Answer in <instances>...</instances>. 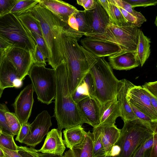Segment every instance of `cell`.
<instances>
[{"label":"cell","mask_w":157,"mask_h":157,"mask_svg":"<svg viewBox=\"0 0 157 157\" xmlns=\"http://www.w3.org/2000/svg\"><path fill=\"white\" fill-rule=\"evenodd\" d=\"M96 57L97 62L91 67L89 72L94 81V97L101 106L117 99L119 80L104 58Z\"/></svg>","instance_id":"277c9868"},{"label":"cell","mask_w":157,"mask_h":157,"mask_svg":"<svg viewBox=\"0 0 157 157\" xmlns=\"http://www.w3.org/2000/svg\"><path fill=\"white\" fill-rule=\"evenodd\" d=\"M124 122L119 137L114 144L121 148L116 157H132L137 149L157 132L138 119Z\"/></svg>","instance_id":"5b68a950"},{"label":"cell","mask_w":157,"mask_h":157,"mask_svg":"<svg viewBox=\"0 0 157 157\" xmlns=\"http://www.w3.org/2000/svg\"><path fill=\"white\" fill-rule=\"evenodd\" d=\"M63 132L64 144L71 150L83 142L86 133L81 125L66 128Z\"/></svg>","instance_id":"603a6c76"},{"label":"cell","mask_w":157,"mask_h":157,"mask_svg":"<svg viewBox=\"0 0 157 157\" xmlns=\"http://www.w3.org/2000/svg\"><path fill=\"white\" fill-rule=\"evenodd\" d=\"M130 4L133 8L136 7H146L149 6H155L157 4L156 0H125Z\"/></svg>","instance_id":"f35d334b"},{"label":"cell","mask_w":157,"mask_h":157,"mask_svg":"<svg viewBox=\"0 0 157 157\" xmlns=\"http://www.w3.org/2000/svg\"><path fill=\"white\" fill-rule=\"evenodd\" d=\"M33 86L27 85L16 98L13 104L15 115L21 125L28 122L34 102Z\"/></svg>","instance_id":"4fadbf2b"},{"label":"cell","mask_w":157,"mask_h":157,"mask_svg":"<svg viewBox=\"0 0 157 157\" xmlns=\"http://www.w3.org/2000/svg\"><path fill=\"white\" fill-rule=\"evenodd\" d=\"M127 98L129 103L153 121L157 122V113L152 107L149 93L142 86L135 85L130 89L128 92Z\"/></svg>","instance_id":"8fae6325"},{"label":"cell","mask_w":157,"mask_h":157,"mask_svg":"<svg viewBox=\"0 0 157 157\" xmlns=\"http://www.w3.org/2000/svg\"><path fill=\"white\" fill-rule=\"evenodd\" d=\"M55 69L56 91L55 98L53 116L57 121V129L82 125L84 123L77 104L70 92L68 84V71L66 60H63Z\"/></svg>","instance_id":"6da1fadb"},{"label":"cell","mask_w":157,"mask_h":157,"mask_svg":"<svg viewBox=\"0 0 157 157\" xmlns=\"http://www.w3.org/2000/svg\"><path fill=\"white\" fill-rule=\"evenodd\" d=\"M71 95L73 101L76 104L85 98L89 97L79 93L76 90Z\"/></svg>","instance_id":"7dc6e473"},{"label":"cell","mask_w":157,"mask_h":157,"mask_svg":"<svg viewBox=\"0 0 157 157\" xmlns=\"http://www.w3.org/2000/svg\"><path fill=\"white\" fill-rule=\"evenodd\" d=\"M3 90L4 89H2L0 86V98H1L2 96Z\"/></svg>","instance_id":"9f6ffc18"},{"label":"cell","mask_w":157,"mask_h":157,"mask_svg":"<svg viewBox=\"0 0 157 157\" xmlns=\"http://www.w3.org/2000/svg\"><path fill=\"white\" fill-rule=\"evenodd\" d=\"M154 136V143L150 152V157H157V132L155 133Z\"/></svg>","instance_id":"681fc988"},{"label":"cell","mask_w":157,"mask_h":157,"mask_svg":"<svg viewBox=\"0 0 157 157\" xmlns=\"http://www.w3.org/2000/svg\"><path fill=\"white\" fill-rule=\"evenodd\" d=\"M30 131V124L27 122L21 125L20 129L17 135L16 141L22 143V141L28 135Z\"/></svg>","instance_id":"60d3db41"},{"label":"cell","mask_w":157,"mask_h":157,"mask_svg":"<svg viewBox=\"0 0 157 157\" xmlns=\"http://www.w3.org/2000/svg\"><path fill=\"white\" fill-rule=\"evenodd\" d=\"M115 4L121 7L136 18L142 24L147 21V19L140 12L134 10L129 3L123 0H113Z\"/></svg>","instance_id":"1f68e13d"},{"label":"cell","mask_w":157,"mask_h":157,"mask_svg":"<svg viewBox=\"0 0 157 157\" xmlns=\"http://www.w3.org/2000/svg\"><path fill=\"white\" fill-rule=\"evenodd\" d=\"M38 4L56 15L65 23L70 16L79 11L74 6L62 0H39Z\"/></svg>","instance_id":"e0dca14e"},{"label":"cell","mask_w":157,"mask_h":157,"mask_svg":"<svg viewBox=\"0 0 157 157\" xmlns=\"http://www.w3.org/2000/svg\"><path fill=\"white\" fill-rule=\"evenodd\" d=\"M17 151L19 154L22 157H40L38 152L32 147L18 146Z\"/></svg>","instance_id":"74e56055"},{"label":"cell","mask_w":157,"mask_h":157,"mask_svg":"<svg viewBox=\"0 0 157 157\" xmlns=\"http://www.w3.org/2000/svg\"><path fill=\"white\" fill-rule=\"evenodd\" d=\"M18 18L29 32L36 33L42 36L40 21L30 12Z\"/></svg>","instance_id":"4316f807"},{"label":"cell","mask_w":157,"mask_h":157,"mask_svg":"<svg viewBox=\"0 0 157 157\" xmlns=\"http://www.w3.org/2000/svg\"><path fill=\"white\" fill-rule=\"evenodd\" d=\"M149 97L152 107L155 112L157 113V98L149 93Z\"/></svg>","instance_id":"f5cc1de1"},{"label":"cell","mask_w":157,"mask_h":157,"mask_svg":"<svg viewBox=\"0 0 157 157\" xmlns=\"http://www.w3.org/2000/svg\"><path fill=\"white\" fill-rule=\"evenodd\" d=\"M9 111L5 104L0 103V129L2 132L13 135L7 124L5 116V113Z\"/></svg>","instance_id":"836d02e7"},{"label":"cell","mask_w":157,"mask_h":157,"mask_svg":"<svg viewBox=\"0 0 157 157\" xmlns=\"http://www.w3.org/2000/svg\"><path fill=\"white\" fill-rule=\"evenodd\" d=\"M121 151L120 147L116 145H114L112 147L110 152L109 157H117L120 154Z\"/></svg>","instance_id":"f907efd6"},{"label":"cell","mask_w":157,"mask_h":157,"mask_svg":"<svg viewBox=\"0 0 157 157\" xmlns=\"http://www.w3.org/2000/svg\"><path fill=\"white\" fill-rule=\"evenodd\" d=\"M108 1L109 9V16L110 23L119 26L129 25L113 0H108Z\"/></svg>","instance_id":"83f0119b"},{"label":"cell","mask_w":157,"mask_h":157,"mask_svg":"<svg viewBox=\"0 0 157 157\" xmlns=\"http://www.w3.org/2000/svg\"><path fill=\"white\" fill-rule=\"evenodd\" d=\"M99 125L102 134V141L105 151V155L109 157L112 148L119 137L120 129L118 128L115 124Z\"/></svg>","instance_id":"7402d4cb"},{"label":"cell","mask_w":157,"mask_h":157,"mask_svg":"<svg viewBox=\"0 0 157 157\" xmlns=\"http://www.w3.org/2000/svg\"><path fill=\"white\" fill-rule=\"evenodd\" d=\"M38 3L39 0H16L10 12L18 17L30 12Z\"/></svg>","instance_id":"484cf974"},{"label":"cell","mask_w":157,"mask_h":157,"mask_svg":"<svg viewBox=\"0 0 157 157\" xmlns=\"http://www.w3.org/2000/svg\"><path fill=\"white\" fill-rule=\"evenodd\" d=\"M0 148L4 152V157H22L19 154L18 151L8 149L0 145Z\"/></svg>","instance_id":"bcb514c9"},{"label":"cell","mask_w":157,"mask_h":157,"mask_svg":"<svg viewBox=\"0 0 157 157\" xmlns=\"http://www.w3.org/2000/svg\"><path fill=\"white\" fill-rule=\"evenodd\" d=\"M108 59L111 67L116 70H130L140 65L136 51L120 52L109 57Z\"/></svg>","instance_id":"ffe728a7"},{"label":"cell","mask_w":157,"mask_h":157,"mask_svg":"<svg viewBox=\"0 0 157 157\" xmlns=\"http://www.w3.org/2000/svg\"><path fill=\"white\" fill-rule=\"evenodd\" d=\"M135 85L125 78L119 80L117 98L120 105L121 117L123 121L138 119L127 98L128 91Z\"/></svg>","instance_id":"2e32d148"},{"label":"cell","mask_w":157,"mask_h":157,"mask_svg":"<svg viewBox=\"0 0 157 157\" xmlns=\"http://www.w3.org/2000/svg\"><path fill=\"white\" fill-rule=\"evenodd\" d=\"M93 135L89 131L86 132L83 142L71 150L74 157H93Z\"/></svg>","instance_id":"d4e9b609"},{"label":"cell","mask_w":157,"mask_h":157,"mask_svg":"<svg viewBox=\"0 0 157 157\" xmlns=\"http://www.w3.org/2000/svg\"><path fill=\"white\" fill-rule=\"evenodd\" d=\"M76 104L84 123L93 128L99 125L101 105L95 98L87 97Z\"/></svg>","instance_id":"5bb4252c"},{"label":"cell","mask_w":157,"mask_h":157,"mask_svg":"<svg viewBox=\"0 0 157 157\" xmlns=\"http://www.w3.org/2000/svg\"><path fill=\"white\" fill-rule=\"evenodd\" d=\"M1 132H0V134H1Z\"/></svg>","instance_id":"91938a15"},{"label":"cell","mask_w":157,"mask_h":157,"mask_svg":"<svg viewBox=\"0 0 157 157\" xmlns=\"http://www.w3.org/2000/svg\"><path fill=\"white\" fill-rule=\"evenodd\" d=\"M7 124L13 135H17L21 127V124L14 113L10 111L5 113Z\"/></svg>","instance_id":"d6a6232c"},{"label":"cell","mask_w":157,"mask_h":157,"mask_svg":"<svg viewBox=\"0 0 157 157\" xmlns=\"http://www.w3.org/2000/svg\"><path fill=\"white\" fill-rule=\"evenodd\" d=\"M51 119L50 115L46 110L39 114L30 124L29 133L22 143L34 147L40 143L52 125Z\"/></svg>","instance_id":"9c48e42d"},{"label":"cell","mask_w":157,"mask_h":157,"mask_svg":"<svg viewBox=\"0 0 157 157\" xmlns=\"http://www.w3.org/2000/svg\"><path fill=\"white\" fill-rule=\"evenodd\" d=\"M65 149L62 132L54 128L48 132L41 148L36 151L43 153L62 156Z\"/></svg>","instance_id":"d6986e66"},{"label":"cell","mask_w":157,"mask_h":157,"mask_svg":"<svg viewBox=\"0 0 157 157\" xmlns=\"http://www.w3.org/2000/svg\"><path fill=\"white\" fill-rule=\"evenodd\" d=\"M78 26V32L82 36L86 34L90 33L91 30L86 17L85 11H80L75 14Z\"/></svg>","instance_id":"f546056e"},{"label":"cell","mask_w":157,"mask_h":157,"mask_svg":"<svg viewBox=\"0 0 157 157\" xmlns=\"http://www.w3.org/2000/svg\"><path fill=\"white\" fill-rule=\"evenodd\" d=\"M29 33L45 59H48L49 57L48 52L43 36L34 32H29Z\"/></svg>","instance_id":"8d00e7d4"},{"label":"cell","mask_w":157,"mask_h":157,"mask_svg":"<svg viewBox=\"0 0 157 157\" xmlns=\"http://www.w3.org/2000/svg\"><path fill=\"white\" fill-rule=\"evenodd\" d=\"M77 4L83 7L85 11L91 10L96 7L97 4L95 0H77Z\"/></svg>","instance_id":"ee69618b"},{"label":"cell","mask_w":157,"mask_h":157,"mask_svg":"<svg viewBox=\"0 0 157 157\" xmlns=\"http://www.w3.org/2000/svg\"><path fill=\"white\" fill-rule=\"evenodd\" d=\"M142 87L155 97L157 98V81L145 83Z\"/></svg>","instance_id":"f6af8a7d"},{"label":"cell","mask_w":157,"mask_h":157,"mask_svg":"<svg viewBox=\"0 0 157 157\" xmlns=\"http://www.w3.org/2000/svg\"><path fill=\"white\" fill-rule=\"evenodd\" d=\"M4 155L3 151L0 148V157H4Z\"/></svg>","instance_id":"11a10c76"},{"label":"cell","mask_w":157,"mask_h":157,"mask_svg":"<svg viewBox=\"0 0 157 157\" xmlns=\"http://www.w3.org/2000/svg\"><path fill=\"white\" fill-rule=\"evenodd\" d=\"M154 135L137 149L132 157H150V152L154 143Z\"/></svg>","instance_id":"4dcf8cb0"},{"label":"cell","mask_w":157,"mask_h":157,"mask_svg":"<svg viewBox=\"0 0 157 157\" xmlns=\"http://www.w3.org/2000/svg\"><path fill=\"white\" fill-rule=\"evenodd\" d=\"M129 103L137 119L149 125L155 132L157 131V122L153 121L147 116L138 109L132 104Z\"/></svg>","instance_id":"e575fe53"},{"label":"cell","mask_w":157,"mask_h":157,"mask_svg":"<svg viewBox=\"0 0 157 157\" xmlns=\"http://www.w3.org/2000/svg\"><path fill=\"white\" fill-rule=\"evenodd\" d=\"M85 12L91 30V33L86 34L104 33L110 20L108 14L102 6L97 1L95 8L91 10L85 11Z\"/></svg>","instance_id":"9a60e30c"},{"label":"cell","mask_w":157,"mask_h":157,"mask_svg":"<svg viewBox=\"0 0 157 157\" xmlns=\"http://www.w3.org/2000/svg\"><path fill=\"white\" fill-rule=\"evenodd\" d=\"M38 100L47 105L55 98L56 91L55 69L33 64L28 73Z\"/></svg>","instance_id":"52a82bcc"},{"label":"cell","mask_w":157,"mask_h":157,"mask_svg":"<svg viewBox=\"0 0 157 157\" xmlns=\"http://www.w3.org/2000/svg\"><path fill=\"white\" fill-rule=\"evenodd\" d=\"M30 12L40 21L42 36L48 52L49 57L46 61L55 69L65 59L62 36L64 23L39 4Z\"/></svg>","instance_id":"7a4b0ae2"},{"label":"cell","mask_w":157,"mask_h":157,"mask_svg":"<svg viewBox=\"0 0 157 157\" xmlns=\"http://www.w3.org/2000/svg\"><path fill=\"white\" fill-rule=\"evenodd\" d=\"M6 50L0 49V65L4 57Z\"/></svg>","instance_id":"db71d44e"},{"label":"cell","mask_w":157,"mask_h":157,"mask_svg":"<svg viewBox=\"0 0 157 157\" xmlns=\"http://www.w3.org/2000/svg\"><path fill=\"white\" fill-rule=\"evenodd\" d=\"M5 57L13 64L22 81L34 64L33 53L24 49L12 47L6 51Z\"/></svg>","instance_id":"30bf717a"},{"label":"cell","mask_w":157,"mask_h":157,"mask_svg":"<svg viewBox=\"0 0 157 157\" xmlns=\"http://www.w3.org/2000/svg\"><path fill=\"white\" fill-rule=\"evenodd\" d=\"M139 28L131 25L117 26L109 23L102 34H86V37L95 38L112 42L120 47L121 52L136 51Z\"/></svg>","instance_id":"ba28073f"},{"label":"cell","mask_w":157,"mask_h":157,"mask_svg":"<svg viewBox=\"0 0 157 157\" xmlns=\"http://www.w3.org/2000/svg\"><path fill=\"white\" fill-rule=\"evenodd\" d=\"M151 42L150 39L139 29L136 52L137 57L141 67L143 66L150 56Z\"/></svg>","instance_id":"cb8c5ba5"},{"label":"cell","mask_w":157,"mask_h":157,"mask_svg":"<svg viewBox=\"0 0 157 157\" xmlns=\"http://www.w3.org/2000/svg\"><path fill=\"white\" fill-rule=\"evenodd\" d=\"M0 38L32 53L36 44L18 17L10 12L0 15Z\"/></svg>","instance_id":"8992f818"},{"label":"cell","mask_w":157,"mask_h":157,"mask_svg":"<svg viewBox=\"0 0 157 157\" xmlns=\"http://www.w3.org/2000/svg\"><path fill=\"white\" fill-rule=\"evenodd\" d=\"M22 81L12 63L5 57L0 65V86L3 89L9 87H20Z\"/></svg>","instance_id":"ac0fdd59"},{"label":"cell","mask_w":157,"mask_h":157,"mask_svg":"<svg viewBox=\"0 0 157 157\" xmlns=\"http://www.w3.org/2000/svg\"><path fill=\"white\" fill-rule=\"evenodd\" d=\"M96 157H110L109 156H105V155H98Z\"/></svg>","instance_id":"6f0895ef"},{"label":"cell","mask_w":157,"mask_h":157,"mask_svg":"<svg viewBox=\"0 0 157 157\" xmlns=\"http://www.w3.org/2000/svg\"><path fill=\"white\" fill-rule=\"evenodd\" d=\"M12 47L11 44L0 38V49L6 50Z\"/></svg>","instance_id":"816d5d0a"},{"label":"cell","mask_w":157,"mask_h":157,"mask_svg":"<svg viewBox=\"0 0 157 157\" xmlns=\"http://www.w3.org/2000/svg\"><path fill=\"white\" fill-rule=\"evenodd\" d=\"M93 157L105 155V151L102 141V134L100 125L93 128Z\"/></svg>","instance_id":"f1b7e54d"},{"label":"cell","mask_w":157,"mask_h":157,"mask_svg":"<svg viewBox=\"0 0 157 157\" xmlns=\"http://www.w3.org/2000/svg\"><path fill=\"white\" fill-rule=\"evenodd\" d=\"M33 56L34 64L45 66L46 65V59L36 44L33 52Z\"/></svg>","instance_id":"ab89813d"},{"label":"cell","mask_w":157,"mask_h":157,"mask_svg":"<svg viewBox=\"0 0 157 157\" xmlns=\"http://www.w3.org/2000/svg\"><path fill=\"white\" fill-rule=\"evenodd\" d=\"M16 0H0L1 15L9 13L14 5Z\"/></svg>","instance_id":"b9f144b4"},{"label":"cell","mask_w":157,"mask_h":157,"mask_svg":"<svg viewBox=\"0 0 157 157\" xmlns=\"http://www.w3.org/2000/svg\"></svg>","instance_id":"94428289"},{"label":"cell","mask_w":157,"mask_h":157,"mask_svg":"<svg viewBox=\"0 0 157 157\" xmlns=\"http://www.w3.org/2000/svg\"><path fill=\"white\" fill-rule=\"evenodd\" d=\"M88 89L89 96L94 97V87L92 76L89 72L85 76L83 79Z\"/></svg>","instance_id":"7bdbcfd3"},{"label":"cell","mask_w":157,"mask_h":157,"mask_svg":"<svg viewBox=\"0 0 157 157\" xmlns=\"http://www.w3.org/2000/svg\"><path fill=\"white\" fill-rule=\"evenodd\" d=\"M62 36L68 71V88L71 94L97 59L78 44L73 36L63 30Z\"/></svg>","instance_id":"3957f363"},{"label":"cell","mask_w":157,"mask_h":157,"mask_svg":"<svg viewBox=\"0 0 157 157\" xmlns=\"http://www.w3.org/2000/svg\"><path fill=\"white\" fill-rule=\"evenodd\" d=\"M82 46L96 57H110L121 52L119 46L111 42L86 37L80 40Z\"/></svg>","instance_id":"7c38bea8"},{"label":"cell","mask_w":157,"mask_h":157,"mask_svg":"<svg viewBox=\"0 0 157 157\" xmlns=\"http://www.w3.org/2000/svg\"><path fill=\"white\" fill-rule=\"evenodd\" d=\"M121 117L119 103L117 99L109 101L101 106L99 125H113L117 118Z\"/></svg>","instance_id":"44dd1931"},{"label":"cell","mask_w":157,"mask_h":157,"mask_svg":"<svg viewBox=\"0 0 157 157\" xmlns=\"http://www.w3.org/2000/svg\"><path fill=\"white\" fill-rule=\"evenodd\" d=\"M14 136L1 132L0 134V145L8 149L17 151L18 146L13 139Z\"/></svg>","instance_id":"d590c367"},{"label":"cell","mask_w":157,"mask_h":157,"mask_svg":"<svg viewBox=\"0 0 157 157\" xmlns=\"http://www.w3.org/2000/svg\"><path fill=\"white\" fill-rule=\"evenodd\" d=\"M75 90L79 93L89 96L87 86L83 80Z\"/></svg>","instance_id":"c3c4849f"},{"label":"cell","mask_w":157,"mask_h":157,"mask_svg":"<svg viewBox=\"0 0 157 157\" xmlns=\"http://www.w3.org/2000/svg\"><path fill=\"white\" fill-rule=\"evenodd\" d=\"M0 132H2L1 131V130L0 129Z\"/></svg>","instance_id":"680465c9"}]
</instances>
